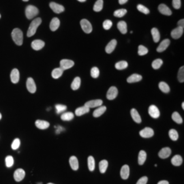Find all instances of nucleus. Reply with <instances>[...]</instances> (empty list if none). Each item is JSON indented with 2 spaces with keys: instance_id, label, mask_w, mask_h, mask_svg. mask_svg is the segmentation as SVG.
Masks as SVG:
<instances>
[{
  "instance_id": "f257e3e1",
  "label": "nucleus",
  "mask_w": 184,
  "mask_h": 184,
  "mask_svg": "<svg viewBox=\"0 0 184 184\" xmlns=\"http://www.w3.org/2000/svg\"><path fill=\"white\" fill-rule=\"evenodd\" d=\"M12 38L16 44H17L18 46H21L23 44V34L20 29L16 28V29L13 30L12 32Z\"/></svg>"
},
{
  "instance_id": "f03ea898",
  "label": "nucleus",
  "mask_w": 184,
  "mask_h": 184,
  "mask_svg": "<svg viewBox=\"0 0 184 184\" xmlns=\"http://www.w3.org/2000/svg\"><path fill=\"white\" fill-rule=\"evenodd\" d=\"M41 23H42V19H41L40 18H35V19L32 22H31L30 25V27H29V29H28L27 33V35L28 37L33 36L34 35L36 34L38 27L40 26Z\"/></svg>"
},
{
  "instance_id": "7ed1b4c3",
  "label": "nucleus",
  "mask_w": 184,
  "mask_h": 184,
  "mask_svg": "<svg viewBox=\"0 0 184 184\" xmlns=\"http://www.w3.org/2000/svg\"><path fill=\"white\" fill-rule=\"evenodd\" d=\"M38 9L36 6L32 5L28 6L26 9H25V15H26V17L28 19H31V18L36 17L38 14Z\"/></svg>"
},
{
  "instance_id": "20e7f679",
  "label": "nucleus",
  "mask_w": 184,
  "mask_h": 184,
  "mask_svg": "<svg viewBox=\"0 0 184 184\" xmlns=\"http://www.w3.org/2000/svg\"><path fill=\"white\" fill-rule=\"evenodd\" d=\"M81 26L85 33L90 34L92 31V26L90 22L87 19H82L81 21Z\"/></svg>"
},
{
  "instance_id": "39448f33",
  "label": "nucleus",
  "mask_w": 184,
  "mask_h": 184,
  "mask_svg": "<svg viewBox=\"0 0 184 184\" xmlns=\"http://www.w3.org/2000/svg\"><path fill=\"white\" fill-rule=\"evenodd\" d=\"M74 62L70 59H62L60 62V68H62L63 70L71 68L74 66Z\"/></svg>"
},
{
  "instance_id": "423d86ee",
  "label": "nucleus",
  "mask_w": 184,
  "mask_h": 184,
  "mask_svg": "<svg viewBox=\"0 0 184 184\" xmlns=\"http://www.w3.org/2000/svg\"><path fill=\"white\" fill-rule=\"evenodd\" d=\"M117 94H118V90L115 87H110L109 90L107 91L106 94V98L108 100H114L115 98L117 96Z\"/></svg>"
},
{
  "instance_id": "0eeeda50",
  "label": "nucleus",
  "mask_w": 184,
  "mask_h": 184,
  "mask_svg": "<svg viewBox=\"0 0 184 184\" xmlns=\"http://www.w3.org/2000/svg\"><path fill=\"white\" fill-rule=\"evenodd\" d=\"M26 86L27 90L29 91L30 93L34 94L36 91V85L35 84V82L32 78H28L26 82Z\"/></svg>"
},
{
  "instance_id": "6e6552de",
  "label": "nucleus",
  "mask_w": 184,
  "mask_h": 184,
  "mask_svg": "<svg viewBox=\"0 0 184 184\" xmlns=\"http://www.w3.org/2000/svg\"><path fill=\"white\" fill-rule=\"evenodd\" d=\"M148 112L150 115L154 119H157L160 117V110L158 109V107L155 105H151L149 107Z\"/></svg>"
},
{
  "instance_id": "1a4fd4ad",
  "label": "nucleus",
  "mask_w": 184,
  "mask_h": 184,
  "mask_svg": "<svg viewBox=\"0 0 184 184\" xmlns=\"http://www.w3.org/2000/svg\"><path fill=\"white\" fill-rule=\"evenodd\" d=\"M49 6H50V8L52 9V10L55 12V13H57V14L62 13V12H63L65 10V8L63 6L58 4H56V3H55V2L50 3Z\"/></svg>"
},
{
  "instance_id": "9d476101",
  "label": "nucleus",
  "mask_w": 184,
  "mask_h": 184,
  "mask_svg": "<svg viewBox=\"0 0 184 184\" xmlns=\"http://www.w3.org/2000/svg\"><path fill=\"white\" fill-rule=\"evenodd\" d=\"M183 34V27H177L171 31V36L173 39H179Z\"/></svg>"
},
{
  "instance_id": "9b49d317",
  "label": "nucleus",
  "mask_w": 184,
  "mask_h": 184,
  "mask_svg": "<svg viewBox=\"0 0 184 184\" xmlns=\"http://www.w3.org/2000/svg\"><path fill=\"white\" fill-rule=\"evenodd\" d=\"M154 134V132L151 128H145L140 132V135L142 138H151Z\"/></svg>"
},
{
  "instance_id": "f8f14e48",
  "label": "nucleus",
  "mask_w": 184,
  "mask_h": 184,
  "mask_svg": "<svg viewBox=\"0 0 184 184\" xmlns=\"http://www.w3.org/2000/svg\"><path fill=\"white\" fill-rule=\"evenodd\" d=\"M25 176V172L22 169H18L15 170L14 173V178L16 182H21L24 179Z\"/></svg>"
},
{
  "instance_id": "ddd939ff",
  "label": "nucleus",
  "mask_w": 184,
  "mask_h": 184,
  "mask_svg": "<svg viewBox=\"0 0 184 184\" xmlns=\"http://www.w3.org/2000/svg\"><path fill=\"white\" fill-rule=\"evenodd\" d=\"M45 45L44 41L41 40H35L31 42V47L35 50H39L42 49Z\"/></svg>"
},
{
  "instance_id": "4468645a",
  "label": "nucleus",
  "mask_w": 184,
  "mask_h": 184,
  "mask_svg": "<svg viewBox=\"0 0 184 184\" xmlns=\"http://www.w3.org/2000/svg\"><path fill=\"white\" fill-rule=\"evenodd\" d=\"M171 154V150L169 147H164L159 151L158 155L160 158L165 159V158H169Z\"/></svg>"
},
{
  "instance_id": "2eb2a0df",
  "label": "nucleus",
  "mask_w": 184,
  "mask_h": 184,
  "mask_svg": "<svg viewBox=\"0 0 184 184\" xmlns=\"http://www.w3.org/2000/svg\"><path fill=\"white\" fill-rule=\"evenodd\" d=\"M158 10L160 11V13L164 15L170 16L172 14V12H171L170 9L166 5H165L164 4L159 5V6H158Z\"/></svg>"
},
{
  "instance_id": "dca6fc26",
  "label": "nucleus",
  "mask_w": 184,
  "mask_h": 184,
  "mask_svg": "<svg viewBox=\"0 0 184 184\" xmlns=\"http://www.w3.org/2000/svg\"><path fill=\"white\" fill-rule=\"evenodd\" d=\"M102 104V100H90L89 102H87L85 104V106L88 107L89 109L90 108H95L98 106H100Z\"/></svg>"
},
{
  "instance_id": "f3484780",
  "label": "nucleus",
  "mask_w": 184,
  "mask_h": 184,
  "mask_svg": "<svg viewBox=\"0 0 184 184\" xmlns=\"http://www.w3.org/2000/svg\"><path fill=\"white\" fill-rule=\"evenodd\" d=\"M170 40L169 39L164 40L160 44V45L158 46V47L157 48V51L159 53L164 51V50L168 48V46L170 45Z\"/></svg>"
},
{
  "instance_id": "a211bd4d",
  "label": "nucleus",
  "mask_w": 184,
  "mask_h": 184,
  "mask_svg": "<svg viewBox=\"0 0 184 184\" xmlns=\"http://www.w3.org/2000/svg\"><path fill=\"white\" fill-rule=\"evenodd\" d=\"M120 174L123 179H127L130 175V168L128 165H123L120 171Z\"/></svg>"
},
{
  "instance_id": "6ab92c4d",
  "label": "nucleus",
  "mask_w": 184,
  "mask_h": 184,
  "mask_svg": "<svg viewBox=\"0 0 184 184\" xmlns=\"http://www.w3.org/2000/svg\"><path fill=\"white\" fill-rule=\"evenodd\" d=\"M19 78H20V74L18 70L17 69L12 70V71L11 72V74H10L11 81L13 82V83H17L18 81H19Z\"/></svg>"
},
{
  "instance_id": "aec40b11",
  "label": "nucleus",
  "mask_w": 184,
  "mask_h": 184,
  "mask_svg": "<svg viewBox=\"0 0 184 184\" xmlns=\"http://www.w3.org/2000/svg\"><path fill=\"white\" fill-rule=\"evenodd\" d=\"M49 126L50 123L48 122L44 121V120H37L36 122V126L40 130H45L48 128Z\"/></svg>"
},
{
  "instance_id": "412c9836",
  "label": "nucleus",
  "mask_w": 184,
  "mask_h": 184,
  "mask_svg": "<svg viewBox=\"0 0 184 184\" xmlns=\"http://www.w3.org/2000/svg\"><path fill=\"white\" fill-rule=\"evenodd\" d=\"M117 46V40H112L110 42L107 44L106 48H105V50L107 53H111L114 50H115V47Z\"/></svg>"
},
{
  "instance_id": "4be33fe9",
  "label": "nucleus",
  "mask_w": 184,
  "mask_h": 184,
  "mask_svg": "<svg viewBox=\"0 0 184 184\" xmlns=\"http://www.w3.org/2000/svg\"><path fill=\"white\" fill-rule=\"evenodd\" d=\"M60 25V21L58 18H53L50 23V29L53 31H55L58 29Z\"/></svg>"
},
{
  "instance_id": "5701e85b",
  "label": "nucleus",
  "mask_w": 184,
  "mask_h": 184,
  "mask_svg": "<svg viewBox=\"0 0 184 184\" xmlns=\"http://www.w3.org/2000/svg\"><path fill=\"white\" fill-rule=\"evenodd\" d=\"M70 165L72 168V170H77L78 169V161L77 157L72 156L70 158Z\"/></svg>"
},
{
  "instance_id": "b1692460",
  "label": "nucleus",
  "mask_w": 184,
  "mask_h": 184,
  "mask_svg": "<svg viewBox=\"0 0 184 184\" xmlns=\"http://www.w3.org/2000/svg\"><path fill=\"white\" fill-rule=\"evenodd\" d=\"M89 112H90V109H89V108L87 106H83L79 107V108H78V109H76L75 114H76V115H77V116H81V115H83L84 114H86Z\"/></svg>"
},
{
  "instance_id": "393cba45",
  "label": "nucleus",
  "mask_w": 184,
  "mask_h": 184,
  "mask_svg": "<svg viewBox=\"0 0 184 184\" xmlns=\"http://www.w3.org/2000/svg\"><path fill=\"white\" fill-rule=\"evenodd\" d=\"M130 113H131V116L132 117V119H134V121L136 123H140L141 122V117L140 115H139V113L135 109H131Z\"/></svg>"
},
{
  "instance_id": "a878e982",
  "label": "nucleus",
  "mask_w": 184,
  "mask_h": 184,
  "mask_svg": "<svg viewBox=\"0 0 184 184\" xmlns=\"http://www.w3.org/2000/svg\"><path fill=\"white\" fill-rule=\"evenodd\" d=\"M142 80V76L140 74H134L130 77L127 79V81L129 83H132V82H136Z\"/></svg>"
},
{
  "instance_id": "bb28decb",
  "label": "nucleus",
  "mask_w": 184,
  "mask_h": 184,
  "mask_svg": "<svg viewBox=\"0 0 184 184\" xmlns=\"http://www.w3.org/2000/svg\"><path fill=\"white\" fill-rule=\"evenodd\" d=\"M183 162V159L181 155H176L172 158L171 160V163H172L173 165L176 166H179Z\"/></svg>"
},
{
  "instance_id": "cd10ccee",
  "label": "nucleus",
  "mask_w": 184,
  "mask_h": 184,
  "mask_svg": "<svg viewBox=\"0 0 184 184\" xmlns=\"http://www.w3.org/2000/svg\"><path fill=\"white\" fill-rule=\"evenodd\" d=\"M106 110V107L104 106H100L98 109L94 110V112L93 113V115L94 117H99L101 115L105 113Z\"/></svg>"
},
{
  "instance_id": "c85d7f7f",
  "label": "nucleus",
  "mask_w": 184,
  "mask_h": 184,
  "mask_svg": "<svg viewBox=\"0 0 184 184\" xmlns=\"http://www.w3.org/2000/svg\"><path fill=\"white\" fill-rule=\"evenodd\" d=\"M151 35L152 36H153V40L155 42H159V40L160 39V34L159 31L157 29V28H153V29L151 30Z\"/></svg>"
},
{
  "instance_id": "c756f323",
  "label": "nucleus",
  "mask_w": 184,
  "mask_h": 184,
  "mask_svg": "<svg viewBox=\"0 0 184 184\" xmlns=\"http://www.w3.org/2000/svg\"><path fill=\"white\" fill-rule=\"evenodd\" d=\"M117 28L120 31V32L123 34H125L127 33V24L125 21H119L118 23H117Z\"/></svg>"
},
{
  "instance_id": "7c9ffc66",
  "label": "nucleus",
  "mask_w": 184,
  "mask_h": 184,
  "mask_svg": "<svg viewBox=\"0 0 184 184\" xmlns=\"http://www.w3.org/2000/svg\"><path fill=\"white\" fill-rule=\"evenodd\" d=\"M147 159V154H146V152L145 151H141L139 152V154H138V164L140 165H142L145 162Z\"/></svg>"
},
{
  "instance_id": "2f4dec72",
  "label": "nucleus",
  "mask_w": 184,
  "mask_h": 184,
  "mask_svg": "<svg viewBox=\"0 0 184 184\" xmlns=\"http://www.w3.org/2000/svg\"><path fill=\"white\" fill-rule=\"evenodd\" d=\"M63 70L60 68L54 69L52 72V77L55 79L59 78L63 74Z\"/></svg>"
},
{
  "instance_id": "473e14b6",
  "label": "nucleus",
  "mask_w": 184,
  "mask_h": 184,
  "mask_svg": "<svg viewBox=\"0 0 184 184\" xmlns=\"http://www.w3.org/2000/svg\"><path fill=\"white\" fill-rule=\"evenodd\" d=\"M81 86V78L76 77L71 84V88L73 90H77Z\"/></svg>"
},
{
  "instance_id": "72a5a7b5",
  "label": "nucleus",
  "mask_w": 184,
  "mask_h": 184,
  "mask_svg": "<svg viewBox=\"0 0 184 184\" xmlns=\"http://www.w3.org/2000/svg\"><path fill=\"white\" fill-rule=\"evenodd\" d=\"M108 165H109V163H108L107 160H103L100 162L99 163V169L101 173H104L106 172L108 168Z\"/></svg>"
},
{
  "instance_id": "f704fd0d",
  "label": "nucleus",
  "mask_w": 184,
  "mask_h": 184,
  "mask_svg": "<svg viewBox=\"0 0 184 184\" xmlns=\"http://www.w3.org/2000/svg\"><path fill=\"white\" fill-rule=\"evenodd\" d=\"M74 114L71 112H67L63 113L61 116V119L63 121H70L74 118Z\"/></svg>"
},
{
  "instance_id": "c9c22d12",
  "label": "nucleus",
  "mask_w": 184,
  "mask_h": 184,
  "mask_svg": "<svg viewBox=\"0 0 184 184\" xmlns=\"http://www.w3.org/2000/svg\"><path fill=\"white\" fill-rule=\"evenodd\" d=\"M103 8V0H97L94 6V10L96 12H100Z\"/></svg>"
},
{
  "instance_id": "e433bc0d",
  "label": "nucleus",
  "mask_w": 184,
  "mask_h": 184,
  "mask_svg": "<svg viewBox=\"0 0 184 184\" xmlns=\"http://www.w3.org/2000/svg\"><path fill=\"white\" fill-rule=\"evenodd\" d=\"M159 88L160 90L164 92V93H169L170 91V87L169 86V85L166 83L165 82H160L159 83Z\"/></svg>"
},
{
  "instance_id": "4c0bfd02",
  "label": "nucleus",
  "mask_w": 184,
  "mask_h": 184,
  "mask_svg": "<svg viewBox=\"0 0 184 184\" xmlns=\"http://www.w3.org/2000/svg\"><path fill=\"white\" fill-rule=\"evenodd\" d=\"M88 168L90 171H94L95 169V160L93 156H89L87 158Z\"/></svg>"
},
{
  "instance_id": "58836bf2",
  "label": "nucleus",
  "mask_w": 184,
  "mask_h": 184,
  "mask_svg": "<svg viewBox=\"0 0 184 184\" xmlns=\"http://www.w3.org/2000/svg\"><path fill=\"white\" fill-rule=\"evenodd\" d=\"M128 63L126 61H121L116 63L115 64V68L119 70H122L126 69L127 67H128Z\"/></svg>"
},
{
  "instance_id": "ea45409f",
  "label": "nucleus",
  "mask_w": 184,
  "mask_h": 184,
  "mask_svg": "<svg viewBox=\"0 0 184 184\" xmlns=\"http://www.w3.org/2000/svg\"><path fill=\"white\" fill-rule=\"evenodd\" d=\"M172 119L174 122H176L177 123H179V124H181V123H183V119L182 118V117H181V115L177 112H174L173 113Z\"/></svg>"
},
{
  "instance_id": "a19ab883",
  "label": "nucleus",
  "mask_w": 184,
  "mask_h": 184,
  "mask_svg": "<svg viewBox=\"0 0 184 184\" xmlns=\"http://www.w3.org/2000/svg\"><path fill=\"white\" fill-rule=\"evenodd\" d=\"M163 63V61L160 59H157L152 62V68L155 70L159 69Z\"/></svg>"
},
{
  "instance_id": "79ce46f5",
  "label": "nucleus",
  "mask_w": 184,
  "mask_h": 184,
  "mask_svg": "<svg viewBox=\"0 0 184 184\" xmlns=\"http://www.w3.org/2000/svg\"><path fill=\"white\" fill-rule=\"evenodd\" d=\"M169 134L170 139L172 141H175L177 140V139H178V137H179L178 133H177V132L175 130H174V129L170 130Z\"/></svg>"
},
{
  "instance_id": "37998d69",
  "label": "nucleus",
  "mask_w": 184,
  "mask_h": 184,
  "mask_svg": "<svg viewBox=\"0 0 184 184\" xmlns=\"http://www.w3.org/2000/svg\"><path fill=\"white\" fill-rule=\"evenodd\" d=\"M127 13V10L126 9H119L114 12V16L118 18H122Z\"/></svg>"
},
{
  "instance_id": "c03bdc74",
  "label": "nucleus",
  "mask_w": 184,
  "mask_h": 184,
  "mask_svg": "<svg viewBox=\"0 0 184 184\" xmlns=\"http://www.w3.org/2000/svg\"><path fill=\"white\" fill-rule=\"evenodd\" d=\"M56 112L58 114H60L63 112H64L65 110L67 109V106L63 104H56L55 106Z\"/></svg>"
},
{
  "instance_id": "a18cd8bd",
  "label": "nucleus",
  "mask_w": 184,
  "mask_h": 184,
  "mask_svg": "<svg viewBox=\"0 0 184 184\" xmlns=\"http://www.w3.org/2000/svg\"><path fill=\"white\" fill-rule=\"evenodd\" d=\"M137 9H138V10L142 12V13L145 14H150V10H149L147 7H145V6H144L143 5H141V4H138L137 6Z\"/></svg>"
},
{
  "instance_id": "49530a36",
  "label": "nucleus",
  "mask_w": 184,
  "mask_h": 184,
  "mask_svg": "<svg viewBox=\"0 0 184 184\" xmlns=\"http://www.w3.org/2000/svg\"><path fill=\"white\" fill-rule=\"evenodd\" d=\"M100 75V70L97 67L92 68L91 70V76L94 78H96Z\"/></svg>"
},
{
  "instance_id": "de8ad7c7",
  "label": "nucleus",
  "mask_w": 184,
  "mask_h": 184,
  "mask_svg": "<svg viewBox=\"0 0 184 184\" xmlns=\"http://www.w3.org/2000/svg\"><path fill=\"white\" fill-rule=\"evenodd\" d=\"M177 78H178V80L180 82H183V81H184V67L183 66H182V67H181L179 68Z\"/></svg>"
},
{
  "instance_id": "09e8293b",
  "label": "nucleus",
  "mask_w": 184,
  "mask_h": 184,
  "mask_svg": "<svg viewBox=\"0 0 184 184\" xmlns=\"http://www.w3.org/2000/svg\"><path fill=\"white\" fill-rule=\"evenodd\" d=\"M14 164V159L11 155H8L6 158V166L10 168L12 166V165Z\"/></svg>"
},
{
  "instance_id": "8fccbe9b",
  "label": "nucleus",
  "mask_w": 184,
  "mask_h": 184,
  "mask_svg": "<svg viewBox=\"0 0 184 184\" xmlns=\"http://www.w3.org/2000/svg\"><path fill=\"white\" fill-rule=\"evenodd\" d=\"M148 53V49L146 48L145 46H142V45H140L138 46V53L139 55L142 56V55H145L146 54H147Z\"/></svg>"
},
{
  "instance_id": "3c124183",
  "label": "nucleus",
  "mask_w": 184,
  "mask_h": 184,
  "mask_svg": "<svg viewBox=\"0 0 184 184\" xmlns=\"http://www.w3.org/2000/svg\"><path fill=\"white\" fill-rule=\"evenodd\" d=\"M21 145V141L18 138H16L14 140L12 144V149L14 150H17V149L20 147Z\"/></svg>"
},
{
  "instance_id": "603ef678",
  "label": "nucleus",
  "mask_w": 184,
  "mask_h": 184,
  "mask_svg": "<svg viewBox=\"0 0 184 184\" xmlns=\"http://www.w3.org/2000/svg\"><path fill=\"white\" fill-rule=\"evenodd\" d=\"M112 25H113L112 21H110V20L104 21V23H103V27H104V29L106 30H110V27H112Z\"/></svg>"
},
{
  "instance_id": "864d4df0",
  "label": "nucleus",
  "mask_w": 184,
  "mask_h": 184,
  "mask_svg": "<svg viewBox=\"0 0 184 184\" xmlns=\"http://www.w3.org/2000/svg\"><path fill=\"white\" fill-rule=\"evenodd\" d=\"M173 6L174 8L179 9L181 7V0H173Z\"/></svg>"
},
{
  "instance_id": "5fc2aeb1",
  "label": "nucleus",
  "mask_w": 184,
  "mask_h": 184,
  "mask_svg": "<svg viewBox=\"0 0 184 184\" xmlns=\"http://www.w3.org/2000/svg\"><path fill=\"white\" fill-rule=\"evenodd\" d=\"M148 181V178L147 177H142L139 179L136 184H147Z\"/></svg>"
},
{
  "instance_id": "6e6d98bb",
  "label": "nucleus",
  "mask_w": 184,
  "mask_h": 184,
  "mask_svg": "<svg viewBox=\"0 0 184 184\" xmlns=\"http://www.w3.org/2000/svg\"><path fill=\"white\" fill-rule=\"evenodd\" d=\"M178 25L179 27H183L184 26V20L183 19H181L178 21Z\"/></svg>"
},
{
  "instance_id": "4d7b16f0",
  "label": "nucleus",
  "mask_w": 184,
  "mask_h": 184,
  "mask_svg": "<svg viewBox=\"0 0 184 184\" xmlns=\"http://www.w3.org/2000/svg\"><path fill=\"white\" fill-rule=\"evenodd\" d=\"M158 184H169V182H167V181L162 180V181H160V182H158Z\"/></svg>"
},
{
  "instance_id": "13d9d810",
  "label": "nucleus",
  "mask_w": 184,
  "mask_h": 184,
  "mask_svg": "<svg viewBox=\"0 0 184 184\" xmlns=\"http://www.w3.org/2000/svg\"><path fill=\"white\" fill-rule=\"evenodd\" d=\"M128 1V0H119V4L122 5V4H126V3Z\"/></svg>"
},
{
  "instance_id": "bf43d9fd",
  "label": "nucleus",
  "mask_w": 184,
  "mask_h": 184,
  "mask_svg": "<svg viewBox=\"0 0 184 184\" xmlns=\"http://www.w3.org/2000/svg\"><path fill=\"white\" fill-rule=\"evenodd\" d=\"M78 2H85V1H86V0H78Z\"/></svg>"
},
{
  "instance_id": "052dcab7",
  "label": "nucleus",
  "mask_w": 184,
  "mask_h": 184,
  "mask_svg": "<svg viewBox=\"0 0 184 184\" xmlns=\"http://www.w3.org/2000/svg\"><path fill=\"white\" fill-rule=\"evenodd\" d=\"M182 109H184V102H182Z\"/></svg>"
},
{
  "instance_id": "680f3d73",
  "label": "nucleus",
  "mask_w": 184,
  "mask_h": 184,
  "mask_svg": "<svg viewBox=\"0 0 184 184\" xmlns=\"http://www.w3.org/2000/svg\"><path fill=\"white\" fill-rule=\"evenodd\" d=\"M23 2H28V1H29V0H23Z\"/></svg>"
},
{
  "instance_id": "e2e57ef3",
  "label": "nucleus",
  "mask_w": 184,
  "mask_h": 184,
  "mask_svg": "<svg viewBox=\"0 0 184 184\" xmlns=\"http://www.w3.org/2000/svg\"><path fill=\"white\" fill-rule=\"evenodd\" d=\"M2 119V115H1V113H0V119Z\"/></svg>"
},
{
  "instance_id": "0e129e2a",
  "label": "nucleus",
  "mask_w": 184,
  "mask_h": 184,
  "mask_svg": "<svg viewBox=\"0 0 184 184\" xmlns=\"http://www.w3.org/2000/svg\"><path fill=\"white\" fill-rule=\"evenodd\" d=\"M37 184H42V183H38Z\"/></svg>"
},
{
  "instance_id": "69168bd1",
  "label": "nucleus",
  "mask_w": 184,
  "mask_h": 184,
  "mask_svg": "<svg viewBox=\"0 0 184 184\" xmlns=\"http://www.w3.org/2000/svg\"><path fill=\"white\" fill-rule=\"evenodd\" d=\"M48 184H54V183H48Z\"/></svg>"
},
{
  "instance_id": "338daca9",
  "label": "nucleus",
  "mask_w": 184,
  "mask_h": 184,
  "mask_svg": "<svg viewBox=\"0 0 184 184\" xmlns=\"http://www.w3.org/2000/svg\"><path fill=\"white\" fill-rule=\"evenodd\" d=\"M0 18H1V14H0Z\"/></svg>"
}]
</instances>
